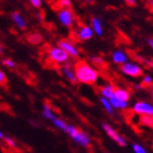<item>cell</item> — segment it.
Listing matches in <instances>:
<instances>
[{
	"label": "cell",
	"instance_id": "cell-1",
	"mask_svg": "<svg viewBox=\"0 0 153 153\" xmlns=\"http://www.w3.org/2000/svg\"><path fill=\"white\" fill-rule=\"evenodd\" d=\"M74 70L76 76V81L82 84L92 85L97 82L100 78V72L92 64L85 60H78L74 65Z\"/></svg>",
	"mask_w": 153,
	"mask_h": 153
},
{
	"label": "cell",
	"instance_id": "cell-2",
	"mask_svg": "<svg viewBox=\"0 0 153 153\" xmlns=\"http://www.w3.org/2000/svg\"><path fill=\"white\" fill-rule=\"evenodd\" d=\"M66 134H69L71 137L72 140H74L76 143L81 146V147L88 148L91 143V138L89 137V134L84 132V131L80 130L74 126H71V125H68L67 131Z\"/></svg>",
	"mask_w": 153,
	"mask_h": 153
},
{
	"label": "cell",
	"instance_id": "cell-3",
	"mask_svg": "<svg viewBox=\"0 0 153 153\" xmlns=\"http://www.w3.org/2000/svg\"><path fill=\"white\" fill-rule=\"evenodd\" d=\"M47 57L49 58V60H51L55 64L58 65H64L68 64L69 60H70V57L68 56V54L64 49H61L60 47L58 46H53V47H49L47 51Z\"/></svg>",
	"mask_w": 153,
	"mask_h": 153
},
{
	"label": "cell",
	"instance_id": "cell-4",
	"mask_svg": "<svg viewBox=\"0 0 153 153\" xmlns=\"http://www.w3.org/2000/svg\"><path fill=\"white\" fill-rule=\"evenodd\" d=\"M57 46L60 47L61 49H64L70 58H74V59L79 58V56H80L79 48L76 47V45L74 44V42L71 41L70 38H61L60 41H58Z\"/></svg>",
	"mask_w": 153,
	"mask_h": 153
},
{
	"label": "cell",
	"instance_id": "cell-5",
	"mask_svg": "<svg viewBox=\"0 0 153 153\" xmlns=\"http://www.w3.org/2000/svg\"><path fill=\"white\" fill-rule=\"evenodd\" d=\"M58 21L61 25L66 27H71L76 21L74 11L71 9H60L58 10Z\"/></svg>",
	"mask_w": 153,
	"mask_h": 153
},
{
	"label": "cell",
	"instance_id": "cell-6",
	"mask_svg": "<svg viewBox=\"0 0 153 153\" xmlns=\"http://www.w3.org/2000/svg\"><path fill=\"white\" fill-rule=\"evenodd\" d=\"M120 71L126 76H132V78H138V76H142L143 71L141 69L140 66L134 62H126L120 67Z\"/></svg>",
	"mask_w": 153,
	"mask_h": 153
},
{
	"label": "cell",
	"instance_id": "cell-7",
	"mask_svg": "<svg viewBox=\"0 0 153 153\" xmlns=\"http://www.w3.org/2000/svg\"><path fill=\"white\" fill-rule=\"evenodd\" d=\"M102 126H103V129H104V131L106 132V134H107V136H108L112 140H114L115 142H116L117 144H119L120 147H126V146H127V142H126V140L121 137L120 134H118L117 131L115 130L112 126H109L108 124H103Z\"/></svg>",
	"mask_w": 153,
	"mask_h": 153
},
{
	"label": "cell",
	"instance_id": "cell-8",
	"mask_svg": "<svg viewBox=\"0 0 153 153\" xmlns=\"http://www.w3.org/2000/svg\"><path fill=\"white\" fill-rule=\"evenodd\" d=\"M132 111L141 116H153V105L147 102H137L132 106Z\"/></svg>",
	"mask_w": 153,
	"mask_h": 153
},
{
	"label": "cell",
	"instance_id": "cell-9",
	"mask_svg": "<svg viewBox=\"0 0 153 153\" xmlns=\"http://www.w3.org/2000/svg\"><path fill=\"white\" fill-rule=\"evenodd\" d=\"M93 34H94V32H93L92 27L89 25H81L76 32V38L82 42L91 39L93 37Z\"/></svg>",
	"mask_w": 153,
	"mask_h": 153
},
{
	"label": "cell",
	"instance_id": "cell-10",
	"mask_svg": "<svg viewBox=\"0 0 153 153\" xmlns=\"http://www.w3.org/2000/svg\"><path fill=\"white\" fill-rule=\"evenodd\" d=\"M60 72H61V74L69 81V82H71V83L78 82V81H76V74H74V67H71L70 62H68V64L64 65V66H61Z\"/></svg>",
	"mask_w": 153,
	"mask_h": 153
},
{
	"label": "cell",
	"instance_id": "cell-11",
	"mask_svg": "<svg viewBox=\"0 0 153 153\" xmlns=\"http://www.w3.org/2000/svg\"><path fill=\"white\" fill-rule=\"evenodd\" d=\"M11 18H12V21L14 22V24H16L20 30H25L26 27H27L26 20L24 19V16L20 12H18V11H16V12H13Z\"/></svg>",
	"mask_w": 153,
	"mask_h": 153
},
{
	"label": "cell",
	"instance_id": "cell-12",
	"mask_svg": "<svg viewBox=\"0 0 153 153\" xmlns=\"http://www.w3.org/2000/svg\"><path fill=\"white\" fill-rule=\"evenodd\" d=\"M112 59H113V61H114L115 64L121 65V66H123L124 64H126V62H127V54H126V53H124L123 51H119V49H117V51H115L114 53H113Z\"/></svg>",
	"mask_w": 153,
	"mask_h": 153
},
{
	"label": "cell",
	"instance_id": "cell-13",
	"mask_svg": "<svg viewBox=\"0 0 153 153\" xmlns=\"http://www.w3.org/2000/svg\"><path fill=\"white\" fill-rule=\"evenodd\" d=\"M115 91H116V88H115L113 84L108 83V84H105L101 88V94H102V97H105V99L109 100L112 96H114Z\"/></svg>",
	"mask_w": 153,
	"mask_h": 153
},
{
	"label": "cell",
	"instance_id": "cell-14",
	"mask_svg": "<svg viewBox=\"0 0 153 153\" xmlns=\"http://www.w3.org/2000/svg\"><path fill=\"white\" fill-rule=\"evenodd\" d=\"M91 27H92L93 32L95 33L97 36H102L103 35V25L102 22L100 21V19L97 18H92L91 20Z\"/></svg>",
	"mask_w": 153,
	"mask_h": 153
},
{
	"label": "cell",
	"instance_id": "cell-15",
	"mask_svg": "<svg viewBox=\"0 0 153 153\" xmlns=\"http://www.w3.org/2000/svg\"><path fill=\"white\" fill-rule=\"evenodd\" d=\"M114 96H115V97H117L118 100H120V101L128 102V100L130 99V93L128 92L127 90L117 88V89H116V91H115Z\"/></svg>",
	"mask_w": 153,
	"mask_h": 153
},
{
	"label": "cell",
	"instance_id": "cell-16",
	"mask_svg": "<svg viewBox=\"0 0 153 153\" xmlns=\"http://www.w3.org/2000/svg\"><path fill=\"white\" fill-rule=\"evenodd\" d=\"M109 102L112 104L113 108H117V109H125L128 107V102H124V101H120V100H118L117 97H115V96H112L111 99H109Z\"/></svg>",
	"mask_w": 153,
	"mask_h": 153
},
{
	"label": "cell",
	"instance_id": "cell-17",
	"mask_svg": "<svg viewBox=\"0 0 153 153\" xmlns=\"http://www.w3.org/2000/svg\"><path fill=\"white\" fill-rule=\"evenodd\" d=\"M26 41L29 42L30 44L32 45H39L43 42V36L37 32H34V33H31L27 35L26 37Z\"/></svg>",
	"mask_w": 153,
	"mask_h": 153
},
{
	"label": "cell",
	"instance_id": "cell-18",
	"mask_svg": "<svg viewBox=\"0 0 153 153\" xmlns=\"http://www.w3.org/2000/svg\"><path fill=\"white\" fill-rule=\"evenodd\" d=\"M43 116H44L46 119H48V120H54V119H56V115L54 114V112H53V109H51V107L48 104H44L43 105Z\"/></svg>",
	"mask_w": 153,
	"mask_h": 153
},
{
	"label": "cell",
	"instance_id": "cell-19",
	"mask_svg": "<svg viewBox=\"0 0 153 153\" xmlns=\"http://www.w3.org/2000/svg\"><path fill=\"white\" fill-rule=\"evenodd\" d=\"M100 102H101V104H102V106L104 107V109H105L108 114H111V115L114 114V108H113V106H112V104H111V102H109V100H107V99H105V97H102V96H101Z\"/></svg>",
	"mask_w": 153,
	"mask_h": 153
},
{
	"label": "cell",
	"instance_id": "cell-20",
	"mask_svg": "<svg viewBox=\"0 0 153 153\" xmlns=\"http://www.w3.org/2000/svg\"><path fill=\"white\" fill-rule=\"evenodd\" d=\"M90 60L92 62V65L95 66V68H104L106 66V62L104 61L102 57H99V56H92L90 58Z\"/></svg>",
	"mask_w": 153,
	"mask_h": 153
},
{
	"label": "cell",
	"instance_id": "cell-21",
	"mask_svg": "<svg viewBox=\"0 0 153 153\" xmlns=\"http://www.w3.org/2000/svg\"><path fill=\"white\" fill-rule=\"evenodd\" d=\"M53 124H54V126L55 127H57V128H59L60 130H62V131H67V128H68V124L66 123V121H64L61 118H59V117H57L56 119H54L53 120Z\"/></svg>",
	"mask_w": 153,
	"mask_h": 153
},
{
	"label": "cell",
	"instance_id": "cell-22",
	"mask_svg": "<svg viewBox=\"0 0 153 153\" xmlns=\"http://www.w3.org/2000/svg\"><path fill=\"white\" fill-rule=\"evenodd\" d=\"M140 124L147 127H153V116H141Z\"/></svg>",
	"mask_w": 153,
	"mask_h": 153
},
{
	"label": "cell",
	"instance_id": "cell-23",
	"mask_svg": "<svg viewBox=\"0 0 153 153\" xmlns=\"http://www.w3.org/2000/svg\"><path fill=\"white\" fill-rule=\"evenodd\" d=\"M2 65L8 67L9 69H14L16 68V62L11 59V58H6V59H2Z\"/></svg>",
	"mask_w": 153,
	"mask_h": 153
},
{
	"label": "cell",
	"instance_id": "cell-24",
	"mask_svg": "<svg viewBox=\"0 0 153 153\" xmlns=\"http://www.w3.org/2000/svg\"><path fill=\"white\" fill-rule=\"evenodd\" d=\"M3 141H4V143L8 146V147H10V148H12V149H16L18 146H16V142L14 140H13L12 138H10V137H4L3 138Z\"/></svg>",
	"mask_w": 153,
	"mask_h": 153
},
{
	"label": "cell",
	"instance_id": "cell-25",
	"mask_svg": "<svg viewBox=\"0 0 153 153\" xmlns=\"http://www.w3.org/2000/svg\"><path fill=\"white\" fill-rule=\"evenodd\" d=\"M8 84V78L6 74L0 69V86H6Z\"/></svg>",
	"mask_w": 153,
	"mask_h": 153
},
{
	"label": "cell",
	"instance_id": "cell-26",
	"mask_svg": "<svg viewBox=\"0 0 153 153\" xmlns=\"http://www.w3.org/2000/svg\"><path fill=\"white\" fill-rule=\"evenodd\" d=\"M153 84V79L152 76H143V80H142V86H149Z\"/></svg>",
	"mask_w": 153,
	"mask_h": 153
},
{
	"label": "cell",
	"instance_id": "cell-27",
	"mask_svg": "<svg viewBox=\"0 0 153 153\" xmlns=\"http://www.w3.org/2000/svg\"><path fill=\"white\" fill-rule=\"evenodd\" d=\"M132 149H134V153H147V151L144 150V148L141 147L140 144H138V143H134V146H132Z\"/></svg>",
	"mask_w": 153,
	"mask_h": 153
},
{
	"label": "cell",
	"instance_id": "cell-28",
	"mask_svg": "<svg viewBox=\"0 0 153 153\" xmlns=\"http://www.w3.org/2000/svg\"><path fill=\"white\" fill-rule=\"evenodd\" d=\"M58 3L61 7V9H70L71 7V1H68V0H61Z\"/></svg>",
	"mask_w": 153,
	"mask_h": 153
},
{
	"label": "cell",
	"instance_id": "cell-29",
	"mask_svg": "<svg viewBox=\"0 0 153 153\" xmlns=\"http://www.w3.org/2000/svg\"><path fill=\"white\" fill-rule=\"evenodd\" d=\"M30 3H31V4H32L33 7H34V8H41L42 7V1L41 0H31V1H30Z\"/></svg>",
	"mask_w": 153,
	"mask_h": 153
},
{
	"label": "cell",
	"instance_id": "cell-30",
	"mask_svg": "<svg viewBox=\"0 0 153 153\" xmlns=\"http://www.w3.org/2000/svg\"><path fill=\"white\" fill-rule=\"evenodd\" d=\"M6 137V136H4V134H3V132L1 130H0V140H3V138Z\"/></svg>",
	"mask_w": 153,
	"mask_h": 153
},
{
	"label": "cell",
	"instance_id": "cell-31",
	"mask_svg": "<svg viewBox=\"0 0 153 153\" xmlns=\"http://www.w3.org/2000/svg\"><path fill=\"white\" fill-rule=\"evenodd\" d=\"M128 4H131V6H134L136 4V1H126Z\"/></svg>",
	"mask_w": 153,
	"mask_h": 153
},
{
	"label": "cell",
	"instance_id": "cell-32",
	"mask_svg": "<svg viewBox=\"0 0 153 153\" xmlns=\"http://www.w3.org/2000/svg\"><path fill=\"white\" fill-rule=\"evenodd\" d=\"M148 43H149V45H150L151 47L153 48V39H149V41H148Z\"/></svg>",
	"mask_w": 153,
	"mask_h": 153
},
{
	"label": "cell",
	"instance_id": "cell-33",
	"mask_svg": "<svg viewBox=\"0 0 153 153\" xmlns=\"http://www.w3.org/2000/svg\"><path fill=\"white\" fill-rule=\"evenodd\" d=\"M3 51V47H2V45H1V43H0V54Z\"/></svg>",
	"mask_w": 153,
	"mask_h": 153
},
{
	"label": "cell",
	"instance_id": "cell-34",
	"mask_svg": "<svg viewBox=\"0 0 153 153\" xmlns=\"http://www.w3.org/2000/svg\"><path fill=\"white\" fill-rule=\"evenodd\" d=\"M150 92H151V96H152V99H153V88H151Z\"/></svg>",
	"mask_w": 153,
	"mask_h": 153
}]
</instances>
